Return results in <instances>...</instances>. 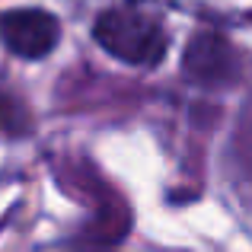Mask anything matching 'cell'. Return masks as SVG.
Here are the masks:
<instances>
[{
	"mask_svg": "<svg viewBox=\"0 0 252 252\" xmlns=\"http://www.w3.org/2000/svg\"><path fill=\"white\" fill-rule=\"evenodd\" d=\"M13 109V102L10 99H0V131H6V134H19V131H26V112L23 109H16V112H10Z\"/></svg>",
	"mask_w": 252,
	"mask_h": 252,
	"instance_id": "4",
	"label": "cell"
},
{
	"mask_svg": "<svg viewBox=\"0 0 252 252\" xmlns=\"http://www.w3.org/2000/svg\"><path fill=\"white\" fill-rule=\"evenodd\" d=\"M185 70L191 80L198 83H227L236 74V55L230 42L217 32H201L191 38L189 51H185Z\"/></svg>",
	"mask_w": 252,
	"mask_h": 252,
	"instance_id": "3",
	"label": "cell"
},
{
	"mask_svg": "<svg viewBox=\"0 0 252 252\" xmlns=\"http://www.w3.org/2000/svg\"><path fill=\"white\" fill-rule=\"evenodd\" d=\"M61 26L48 10H10L0 13V38L19 58H45L55 51Z\"/></svg>",
	"mask_w": 252,
	"mask_h": 252,
	"instance_id": "2",
	"label": "cell"
},
{
	"mask_svg": "<svg viewBox=\"0 0 252 252\" xmlns=\"http://www.w3.org/2000/svg\"><path fill=\"white\" fill-rule=\"evenodd\" d=\"M93 35L109 55L134 67H154L166 55V32L160 19L134 10V6H115L105 10L93 26Z\"/></svg>",
	"mask_w": 252,
	"mask_h": 252,
	"instance_id": "1",
	"label": "cell"
}]
</instances>
